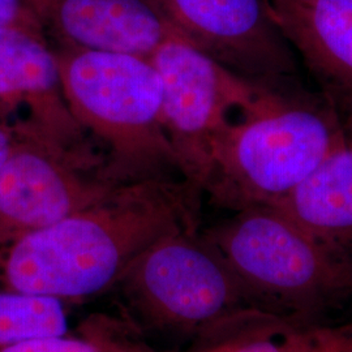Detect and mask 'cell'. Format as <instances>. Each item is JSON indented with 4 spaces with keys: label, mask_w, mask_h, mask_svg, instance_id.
<instances>
[{
    "label": "cell",
    "mask_w": 352,
    "mask_h": 352,
    "mask_svg": "<svg viewBox=\"0 0 352 352\" xmlns=\"http://www.w3.org/2000/svg\"><path fill=\"white\" fill-rule=\"evenodd\" d=\"M201 199L179 177L118 186L101 201L10 244L0 253V287L63 302L109 291L155 241L200 227Z\"/></svg>",
    "instance_id": "6da1fadb"
},
{
    "label": "cell",
    "mask_w": 352,
    "mask_h": 352,
    "mask_svg": "<svg viewBox=\"0 0 352 352\" xmlns=\"http://www.w3.org/2000/svg\"><path fill=\"white\" fill-rule=\"evenodd\" d=\"M254 308L305 327L352 304V261L276 206H253L202 231Z\"/></svg>",
    "instance_id": "7a4b0ae2"
},
{
    "label": "cell",
    "mask_w": 352,
    "mask_h": 352,
    "mask_svg": "<svg viewBox=\"0 0 352 352\" xmlns=\"http://www.w3.org/2000/svg\"><path fill=\"white\" fill-rule=\"evenodd\" d=\"M64 96L98 141L102 176L115 186L183 179L162 122L161 78L149 58L55 47Z\"/></svg>",
    "instance_id": "3957f363"
},
{
    "label": "cell",
    "mask_w": 352,
    "mask_h": 352,
    "mask_svg": "<svg viewBox=\"0 0 352 352\" xmlns=\"http://www.w3.org/2000/svg\"><path fill=\"white\" fill-rule=\"evenodd\" d=\"M344 144L337 111L321 93L277 94L227 132L202 196L230 212L274 206Z\"/></svg>",
    "instance_id": "277c9868"
},
{
    "label": "cell",
    "mask_w": 352,
    "mask_h": 352,
    "mask_svg": "<svg viewBox=\"0 0 352 352\" xmlns=\"http://www.w3.org/2000/svg\"><path fill=\"white\" fill-rule=\"evenodd\" d=\"M111 289H116L128 321L158 342L190 340L192 344L227 318L254 308L200 227L155 241Z\"/></svg>",
    "instance_id": "5b68a950"
},
{
    "label": "cell",
    "mask_w": 352,
    "mask_h": 352,
    "mask_svg": "<svg viewBox=\"0 0 352 352\" xmlns=\"http://www.w3.org/2000/svg\"><path fill=\"white\" fill-rule=\"evenodd\" d=\"M149 59L161 78L162 122L180 175L202 195L231 126L280 93L247 82L179 36Z\"/></svg>",
    "instance_id": "8992f818"
},
{
    "label": "cell",
    "mask_w": 352,
    "mask_h": 352,
    "mask_svg": "<svg viewBox=\"0 0 352 352\" xmlns=\"http://www.w3.org/2000/svg\"><path fill=\"white\" fill-rule=\"evenodd\" d=\"M177 36L230 72L278 93L302 90L295 52L266 0H148Z\"/></svg>",
    "instance_id": "52a82bcc"
},
{
    "label": "cell",
    "mask_w": 352,
    "mask_h": 352,
    "mask_svg": "<svg viewBox=\"0 0 352 352\" xmlns=\"http://www.w3.org/2000/svg\"><path fill=\"white\" fill-rule=\"evenodd\" d=\"M0 167V253L13 241L109 196L103 158L24 133Z\"/></svg>",
    "instance_id": "ba28073f"
},
{
    "label": "cell",
    "mask_w": 352,
    "mask_h": 352,
    "mask_svg": "<svg viewBox=\"0 0 352 352\" xmlns=\"http://www.w3.org/2000/svg\"><path fill=\"white\" fill-rule=\"evenodd\" d=\"M0 103L25 104L30 113L26 135L67 151L103 158L68 106L56 51L45 32L0 29Z\"/></svg>",
    "instance_id": "9c48e42d"
},
{
    "label": "cell",
    "mask_w": 352,
    "mask_h": 352,
    "mask_svg": "<svg viewBox=\"0 0 352 352\" xmlns=\"http://www.w3.org/2000/svg\"><path fill=\"white\" fill-rule=\"evenodd\" d=\"M55 47L149 58L177 36L148 0H26ZM180 37V36H179Z\"/></svg>",
    "instance_id": "30bf717a"
},
{
    "label": "cell",
    "mask_w": 352,
    "mask_h": 352,
    "mask_svg": "<svg viewBox=\"0 0 352 352\" xmlns=\"http://www.w3.org/2000/svg\"><path fill=\"white\" fill-rule=\"evenodd\" d=\"M282 36L336 107L352 98V0H266Z\"/></svg>",
    "instance_id": "8fae6325"
},
{
    "label": "cell",
    "mask_w": 352,
    "mask_h": 352,
    "mask_svg": "<svg viewBox=\"0 0 352 352\" xmlns=\"http://www.w3.org/2000/svg\"><path fill=\"white\" fill-rule=\"evenodd\" d=\"M274 206L352 261V146L333 151Z\"/></svg>",
    "instance_id": "7c38bea8"
},
{
    "label": "cell",
    "mask_w": 352,
    "mask_h": 352,
    "mask_svg": "<svg viewBox=\"0 0 352 352\" xmlns=\"http://www.w3.org/2000/svg\"><path fill=\"white\" fill-rule=\"evenodd\" d=\"M325 325L305 327L250 308L204 333L186 352H324Z\"/></svg>",
    "instance_id": "4fadbf2b"
},
{
    "label": "cell",
    "mask_w": 352,
    "mask_h": 352,
    "mask_svg": "<svg viewBox=\"0 0 352 352\" xmlns=\"http://www.w3.org/2000/svg\"><path fill=\"white\" fill-rule=\"evenodd\" d=\"M65 302L0 287V350L24 340L68 334Z\"/></svg>",
    "instance_id": "5bb4252c"
},
{
    "label": "cell",
    "mask_w": 352,
    "mask_h": 352,
    "mask_svg": "<svg viewBox=\"0 0 352 352\" xmlns=\"http://www.w3.org/2000/svg\"><path fill=\"white\" fill-rule=\"evenodd\" d=\"M0 352H102V349L91 340L62 334L24 340Z\"/></svg>",
    "instance_id": "9a60e30c"
},
{
    "label": "cell",
    "mask_w": 352,
    "mask_h": 352,
    "mask_svg": "<svg viewBox=\"0 0 352 352\" xmlns=\"http://www.w3.org/2000/svg\"><path fill=\"white\" fill-rule=\"evenodd\" d=\"M4 28H25L45 32L26 0H0V29Z\"/></svg>",
    "instance_id": "2e32d148"
},
{
    "label": "cell",
    "mask_w": 352,
    "mask_h": 352,
    "mask_svg": "<svg viewBox=\"0 0 352 352\" xmlns=\"http://www.w3.org/2000/svg\"><path fill=\"white\" fill-rule=\"evenodd\" d=\"M324 352H352V324L325 325Z\"/></svg>",
    "instance_id": "e0dca14e"
},
{
    "label": "cell",
    "mask_w": 352,
    "mask_h": 352,
    "mask_svg": "<svg viewBox=\"0 0 352 352\" xmlns=\"http://www.w3.org/2000/svg\"><path fill=\"white\" fill-rule=\"evenodd\" d=\"M340 119L344 142L352 146V98L334 107Z\"/></svg>",
    "instance_id": "ac0fdd59"
},
{
    "label": "cell",
    "mask_w": 352,
    "mask_h": 352,
    "mask_svg": "<svg viewBox=\"0 0 352 352\" xmlns=\"http://www.w3.org/2000/svg\"><path fill=\"white\" fill-rule=\"evenodd\" d=\"M16 146V141L12 139L11 133L0 126V167L8 160L13 149Z\"/></svg>",
    "instance_id": "d6986e66"
}]
</instances>
